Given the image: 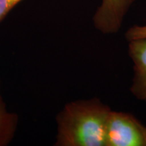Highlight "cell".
<instances>
[{"instance_id":"obj_1","label":"cell","mask_w":146,"mask_h":146,"mask_svg":"<svg viewBox=\"0 0 146 146\" xmlns=\"http://www.w3.org/2000/svg\"><path fill=\"white\" fill-rule=\"evenodd\" d=\"M111 110L94 98L69 102L57 115V146H106Z\"/></svg>"},{"instance_id":"obj_2","label":"cell","mask_w":146,"mask_h":146,"mask_svg":"<svg viewBox=\"0 0 146 146\" xmlns=\"http://www.w3.org/2000/svg\"><path fill=\"white\" fill-rule=\"evenodd\" d=\"M106 146H146V126L131 114L111 110Z\"/></svg>"},{"instance_id":"obj_3","label":"cell","mask_w":146,"mask_h":146,"mask_svg":"<svg viewBox=\"0 0 146 146\" xmlns=\"http://www.w3.org/2000/svg\"><path fill=\"white\" fill-rule=\"evenodd\" d=\"M136 0H102L94 14L95 28L104 34L118 33L124 17Z\"/></svg>"},{"instance_id":"obj_4","label":"cell","mask_w":146,"mask_h":146,"mask_svg":"<svg viewBox=\"0 0 146 146\" xmlns=\"http://www.w3.org/2000/svg\"><path fill=\"white\" fill-rule=\"evenodd\" d=\"M128 54L134 71L131 92L146 104V39L129 42Z\"/></svg>"},{"instance_id":"obj_5","label":"cell","mask_w":146,"mask_h":146,"mask_svg":"<svg viewBox=\"0 0 146 146\" xmlns=\"http://www.w3.org/2000/svg\"><path fill=\"white\" fill-rule=\"evenodd\" d=\"M18 121V115L7 109L0 92V146L8 145L11 142L17 129Z\"/></svg>"},{"instance_id":"obj_6","label":"cell","mask_w":146,"mask_h":146,"mask_svg":"<svg viewBox=\"0 0 146 146\" xmlns=\"http://www.w3.org/2000/svg\"><path fill=\"white\" fill-rule=\"evenodd\" d=\"M126 39L131 41L146 39V25H134L126 32Z\"/></svg>"},{"instance_id":"obj_7","label":"cell","mask_w":146,"mask_h":146,"mask_svg":"<svg viewBox=\"0 0 146 146\" xmlns=\"http://www.w3.org/2000/svg\"><path fill=\"white\" fill-rule=\"evenodd\" d=\"M21 1L23 0H0V23Z\"/></svg>"}]
</instances>
